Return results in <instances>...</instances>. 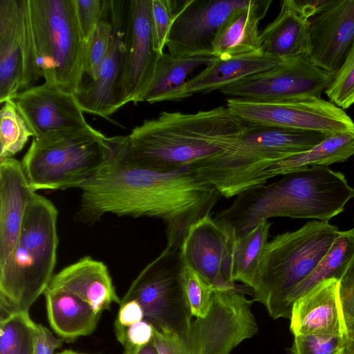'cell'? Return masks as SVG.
I'll use <instances>...</instances> for the list:
<instances>
[{
    "label": "cell",
    "instance_id": "f1b7e54d",
    "mask_svg": "<svg viewBox=\"0 0 354 354\" xmlns=\"http://www.w3.org/2000/svg\"><path fill=\"white\" fill-rule=\"evenodd\" d=\"M216 58L212 55L176 57L164 53L158 62L145 102L152 104L166 101L187 82L186 79L192 71L201 66H207Z\"/></svg>",
    "mask_w": 354,
    "mask_h": 354
},
{
    "label": "cell",
    "instance_id": "74e56055",
    "mask_svg": "<svg viewBox=\"0 0 354 354\" xmlns=\"http://www.w3.org/2000/svg\"><path fill=\"white\" fill-rule=\"evenodd\" d=\"M290 354H344L345 338L324 335L294 336Z\"/></svg>",
    "mask_w": 354,
    "mask_h": 354
},
{
    "label": "cell",
    "instance_id": "30bf717a",
    "mask_svg": "<svg viewBox=\"0 0 354 354\" xmlns=\"http://www.w3.org/2000/svg\"><path fill=\"white\" fill-rule=\"evenodd\" d=\"M183 265L180 248L166 246L140 271L120 304L135 300L143 309L144 320L156 330L184 335L193 317L182 286Z\"/></svg>",
    "mask_w": 354,
    "mask_h": 354
},
{
    "label": "cell",
    "instance_id": "4dcf8cb0",
    "mask_svg": "<svg viewBox=\"0 0 354 354\" xmlns=\"http://www.w3.org/2000/svg\"><path fill=\"white\" fill-rule=\"evenodd\" d=\"M35 326L28 313L1 317L0 354H34Z\"/></svg>",
    "mask_w": 354,
    "mask_h": 354
},
{
    "label": "cell",
    "instance_id": "f35d334b",
    "mask_svg": "<svg viewBox=\"0 0 354 354\" xmlns=\"http://www.w3.org/2000/svg\"><path fill=\"white\" fill-rule=\"evenodd\" d=\"M83 38L87 44L103 15L106 0H74Z\"/></svg>",
    "mask_w": 354,
    "mask_h": 354
},
{
    "label": "cell",
    "instance_id": "d4e9b609",
    "mask_svg": "<svg viewBox=\"0 0 354 354\" xmlns=\"http://www.w3.org/2000/svg\"><path fill=\"white\" fill-rule=\"evenodd\" d=\"M309 20L295 0H283L277 17L261 32V50L281 59L310 53Z\"/></svg>",
    "mask_w": 354,
    "mask_h": 354
},
{
    "label": "cell",
    "instance_id": "d590c367",
    "mask_svg": "<svg viewBox=\"0 0 354 354\" xmlns=\"http://www.w3.org/2000/svg\"><path fill=\"white\" fill-rule=\"evenodd\" d=\"M178 6L176 1L151 0V25L156 51L163 54Z\"/></svg>",
    "mask_w": 354,
    "mask_h": 354
},
{
    "label": "cell",
    "instance_id": "9a60e30c",
    "mask_svg": "<svg viewBox=\"0 0 354 354\" xmlns=\"http://www.w3.org/2000/svg\"><path fill=\"white\" fill-rule=\"evenodd\" d=\"M250 0H187L178 7L167 48L173 57L212 55L219 28Z\"/></svg>",
    "mask_w": 354,
    "mask_h": 354
},
{
    "label": "cell",
    "instance_id": "f6af8a7d",
    "mask_svg": "<svg viewBox=\"0 0 354 354\" xmlns=\"http://www.w3.org/2000/svg\"><path fill=\"white\" fill-rule=\"evenodd\" d=\"M57 354H85V353H79V352H76V351H71V350H66V351H64Z\"/></svg>",
    "mask_w": 354,
    "mask_h": 354
},
{
    "label": "cell",
    "instance_id": "7a4b0ae2",
    "mask_svg": "<svg viewBox=\"0 0 354 354\" xmlns=\"http://www.w3.org/2000/svg\"><path fill=\"white\" fill-rule=\"evenodd\" d=\"M248 124L223 106L192 113L163 111L127 136L121 161L146 169L177 170L232 151Z\"/></svg>",
    "mask_w": 354,
    "mask_h": 354
},
{
    "label": "cell",
    "instance_id": "836d02e7",
    "mask_svg": "<svg viewBox=\"0 0 354 354\" xmlns=\"http://www.w3.org/2000/svg\"><path fill=\"white\" fill-rule=\"evenodd\" d=\"M181 280L184 296L192 317H205L209 312L212 295L216 290L185 262Z\"/></svg>",
    "mask_w": 354,
    "mask_h": 354
},
{
    "label": "cell",
    "instance_id": "ac0fdd59",
    "mask_svg": "<svg viewBox=\"0 0 354 354\" xmlns=\"http://www.w3.org/2000/svg\"><path fill=\"white\" fill-rule=\"evenodd\" d=\"M310 61L334 74L354 41V0H334L309 20Z\"/></svg>",
    "mask_w": 354,
    "mask_h": 354
},
{
    "label": "cell",
    "instance_id": "b9f144b4",
    "mask_svg": "<svg viewBox=\"0 0 354 354\" xmlns=\"http://www.w3.org/2000/svg\"><path fill=\"white\" fill-rule=\"evenodd\" d=\"M145 315L142 306L135 300H130L120 304L115 326L127 328L144 320Z\"/></svg>",
    "mask_w": 354,
    "mask_h": 354
},
{
    "label": "cell",
    "instance_id": "8d00e7d4",
    "mask_svg": "<svg viewBox=\"0 0 354 354\" xmlns=\"http://www.w3.org/2000/svg\"><path fill=\"white\" fill-rule=\"evenodd\" d=\"M339 295L345 328L344 354H354V262L339 281Z\"/></svg>",
    "mask_w": 354,
    "mask_h": 354
},
{
    "label": "cell",
    "instance_id": "4316f807",
    "mask_svg": "<svg viewBox=\"0 0 354 354\" xmlns=\"http://www.w3.org/2000/svg\"><path fill=\"white\" fill-rule=\"evenodd\" d=\"M354 155V133L328 136L312 149L280 160L270 166L264 174V180L286 175L313 166H328L342 162Z\"/></svg>",
    "mask_w": 354,
    "mask_h": 354
},
{
    "label": "cell",
    "instance_id": "e575fe53",
    "mask_svg": "<svg viewBox=\"0 0 354 354\" xmlns=\"http://www.w3.org/2000/svg\"><path fill=\"white\" fill-rule=\"evenodd\" d=\"M324 93L343 110L354 104V41Z\"/></svg>",
    "mask_w": 354,
    "mask_h": 354
},
{
    "label": "cell",
    "instance_id": "52a82bcc",
    "mask_svg": "<svg viewBox=\"0 0 354 354\" xmlns=\"http://www.w3.org/2000/svg\"><path fill=\"white\" fill-rule=\"evenodd\" d=\"M339 232L328 221L313 220L268 241L252 289L254 301L264 305L272 319H290L288 297L317 266Z\"/></svg>",
    "mask_w": 354,
    "mask_h": 354
},
{
    "label": "cell",
    "instance_id": "60d3db41",
    "mask_svg": "<svg viewBox=\"0 0 354 354\" xmlns=\"http://www.w3.org/2000/svg\"><path fill=\"white\" fill-rule=\"evenodd\" d=\"M63 339L55 337L41 324H36L34 336V354H54L62 346Z\"/></svg>",
    "mask_w": 354,
    "mask_h": 354
},
{
    "label": "cell",
    "instance_id": "cb8c5ba5",
    "mask_svg": "<svg viewBox=\"0 0 354 354\" xmlns=\"http://www.w3.org/2000/svg\"><path fill=\"white\" fill-rule=\"evenodd\" d=\"M272 3V0H250L234 11L216 35L212 55L227 59L262 51L259 26Z\"/></svg>",
    "mask_w": 354,
    "mask_h": 354
},
{
    "label": "cell",
    "instance_id": "ee69618b",
    "mask_svg": "<svg viewBox=\"0 0 354 354\" xmlns=\"http://www.w3.org/2000/svg\"><path fill=\"white\" fill-rule=\"evenodd\" d=\"M124 354H159L153 340L140 347L126 348Z\"/></svg>",
    "mask_w": 354,
    "mask_h": 354
},
{
    "label": "cell",
    "instance_id": "6da1fadb",
    "mask_svg": "<svg viewBox=\"0 0 354 354\" xmlns=\"http://www.w3.org/2000/svg\"><path fill=\"white\" fill-rule=\"evenodd\" d=\"M123 149L80 188L75 220L93 225L107 214L159 218L166 227V246L180 248L189 227L211 214L222 196L189 166L168 171L133 167L121 161Z\"/></svg>",
    "mask_w": 354,
    "mask_h": 354
},
{
    "label": "cell",
    "instance_id": "8992f818",
    "mask_svg": "<svg viewBox=\"0 0 354 354\" xmlns=\"http://www.w3.org/2000/svg\"><path fill=\"white\" fill-rule=\"evenodd\" d=\"M328 136L248 123L234 150L189 167L230 198L266 184L264 174L270 166L312 149Z\"/></svg>",
    "mask_w": 354,
    "mask_h": 354
},
{
    "label": "cell",
    "instance_id": "d6a6232c",
    "mask_svg": "<svg viewBox=\"0 0 354 354\" xmlns=\"http://www.w3.org/2000/svg\"><path fill=\"white\" fill-rule=\"evenodd\" d=\"M111 36V24L108 12V0H106L102 18L86 44L83 77L79 89L97 80L100 66L108 51Z\"/></svg>",
    "mask_w": 354,
    "mask_h": 354
},
{
    "label": "cell",
    "instance_id": "8fae6325",
    "mask_svg": "<svg viewBox=\"0 0 354 354\" xmlns=\"http://www.w3.org/2000/svg\"><path fill=\"white\" fill-rule=\"evenodd\" d=\"M226 107L245 122L259 126L333 135L354 133V122L341 108L321 97L260 102L229 97Z\"/></svg>",
    "mask_w": 354,
    "mask_h": 354
},
{
    "label": "cell",
    "instance_id": "7c38bea8",
    "mask_svg": "<svg viewBox=\"0 0 354 354\" xmlns=\"http://www.w3.org/2000/svg\"><path fill=\"white\" fill-rule=\"evenodd\" d=\"M41 77L33 51L28 0H0V102Z\"/></svg>",
    "mask_w": 354,
    "mask_h": 354
},
{
    "label": "cell",
    "instance_id": "44dd1931",
    "mask_svg": "<svg viewBox=\"0 0 354 354\" xmlns=\"http://www.w3.org/2000/svg\"><path fill=\"white\" fill-rule=\"evenodd\" d=\"M35 192L21 162L0 159V264L13 251L28 205Z\"/></svg>",
    "mask_w": 354,
    "mask_h": 354
},
{
    "label": "cell",
    "instance_id": "5b68a950",
    "mask_svg": "<svg viewBox=\"0 0 354 354\" xmlns=\"http://www.w3.org/2000/svg\"><path fill=\"white\" fill-rule=\"evenodd\" d=\"M57 215L50 200L34 194L15 247L0 264L1 316L28 313L48 287L57 262Z\"/></svg>",
    "mask_w": 354,
    "mask_h": 354
},
{
    "label": "cell",
    "instance_id": "277c9868",
    "mask_svg": "<svg viewBox=\"0 0 354 354\" xmlns=\"http://www.w3.org/2000/svg\"><path fill=\"white\" fill-rule=\"evenodd\" d=\"M124 138L90 125L51 130L33 138L22 167L35 192L80 188L118 158Z\"/></svg>",
    "mask_w": 354,
    "mask_h": 354
},
{
    "label": "cell",
    "instance_id": "ffe728a7",
    "mask_svg": "<svg viewBox=\"0 0 354 354\" xmlns=\"http://www.w3.org/2000/svg\"><path fill=\"white\" fill-rule=\"evenodd\" d=\"M339 287V280L326 279L294 301L290 317V330L294 336L324 335L345 338Z\"/></svg>",
    "mask_w": 354,
    "mask_h": 354
},
{
    "label": "cell",
    "instance_id": "3957f363",
    "mask_svg": "<svg viewBox=\"0 0 354 354\" xmlns=\"http://www.w3.org/2000/svg\"><path fill=\"white\" fill-rule=\"evenodd\" d=\"M352 198L354 188L342 173L328 166H313L243 192L214 218L238 237L273 217L328 221Z\"/></svg>",
    "mask_w": 354,
    "mask_h": 354
},
{
    "label": "cell",
    "instance_id": "e0dca14e",
    "mask_svg": "<svg viewBox=\"0 0 354 354\" xmlns=\"http://www.w3.org/2000/svg\"><path fill=\"white\" fill-rule=\"evenodd\" d=\"M122 79L124 104L145 102L161 55L153 45L151 0H129Z\"/></svg>",
    "mask_w": 354,
    "mask_h": 354
},
{
    "label": "cell",
    "instance_id": "603a6c76",
    "mask_svg": "<svg viewBox=\"0 0 354 354\" xmlns=\"http://www.w3.org/2000/svg\"><path fill=\"white\" fill-rule=\"evenodd\" d=\"M48 288L64 290L78 296L98 314L109 310L112 303L120 304L121 301L106 265L89 256L54 274Z\"/></svg>",
    "mask_w": 354,
    "mask_h": 354
},
{
    "label": "cell",
    "instance_id": "1f68e13d",
    "mask_svg": "<svg viewBox=\"0 0 354 354\" xmlns=\"http://www.w3.org/2000/svg\"><path fill=\"white\" fill-rule=\"evenodd\" d=\"M33 133L15 101L3 103L0 111V159L13 158Z\"/></svg>",
    "mask_w": 354,
    "mask_h": 354
},
{
    "label": "cell",
    "instance_id": "7402d4cb",
    "mask_svg": "<svg viewBox=\"0 0 354 354\" xmlns=\"http://www.w3.org/2000/svg\"><path fill=\"white\" fill-rule=\"evenodd\" d=\"M283 60L263 51L227 59L216 58L198 75L187 80L166 101L181 100L197 93L221 91L239 80L268 71Z\"/></svg>",
    "mask_w": 354,
    "mask_h": 354
},
{
    "label": "cell",
    "instance_id": "ba28073f",
    "mask_svg": "<svg viewBox=\"0 0 354 354\" xmlns=\"http://www.w3.org/2000/svg\"><path fill=\"white\" fill-rule=\"evenodd\" d=\"M31 38L45 82L75 94L83 77L86 43L74 0H28Z\"/></svg>",
    "mask_w": 354,
    "mask_h": 354
},
{
    "label": "cell",
    "instance_id": "f546056e",
    "mask_svg": "<svg viewBox=\"0 0 354 354\" xmlns=\"http://www.w3.org/2000/svg\"><path fill=\"white\" fill-rule=\"evenodd\" d=\"M272 223L264 221L245 234L236 237L233 248L232 279L252 290L254 287L260 261L268 242Z\"/></svg>",
    "mask_w": 354,
    "mask_h": 354
},
{
    "label": "cell",
    "instance_id": "5bb4252c",
    "mask_svg": "<svg viewBox=\"0 0 354 354\" xmlns=\"http://www.w3.org/2000/svg\"><path fill=\"white\" fill-rule=\"evenodd\" d=\"M129 0H108L111 36L107 53L95 82L74 94L84 113L108 118L124 104L122 79Z\"/></svg>",
    "mask_w": 354,
    "mask_h": 354
},
{
    "label": "cell",
    "instance_id": "4fadbf2b",
    "mask_svg": "<svg viewBox=\"0 0 354 354\" xmlns=\"http://www.w3.org/2000/svg\"><path fill=\"white\" fill-rule=\"evenodd\" d=\"M333 75L315 65L308 56H298L286 59L268 71L239 80L220 91L230 97L260 102L321 97Z\"/></svg>",
    "mask_w": 354,
    "mask_h": 354
},
{
    "label": "cell",
    "instance_id": "ab89813d",
    "mask_svg": "<svg viewBox=\"0 0 354 354\" xmlns=\"http://www.w3.org/2000/svg\"><path fill=\"white\" fill-rule=\"evenodd\" d=\"M115 335L125 348L140 347L152 341L153 327L148 322L142 320L127 328L115 327Z\"/></svg>",
    "mask_w": 354,
    "mask_h": 354
},
{
    "label": "cell",
    "instance_id": "9c48e42d",
    "mask_svg": "<svg viewBox=\"0 0 354 354\" xmlns=\"http://www.w3.org/2000/svg\"><path fill=\"white\" fill-rule=\"evenodd\" d=\"M245 286L214 291L210 308L203 318L192 319L183 336L174 333V354H230L245 339L254 336L258 326L247 299Z\"/></svg>",
    "mask_w": 354,
    "mask_h": 354
},
{
    "label": "cell",
    "instance_id": "d6986e66",
    "mask_svg": "<svg viewBox=\"0 0 354 354\" xmlns=\"http://www.w3.org/2000/svg\"><path fill=\"white\" fill-rule=\"evenodd\" d=\"M13 100L33 138L51 130L89 125L74 94L46 82L20 92Z\"/></svg>",
    "mask_w": 354,
    "mask_h": 354
},
{
    "label": "cell",
    "instance_id": "2e32d148",
    "mask_svg": "<svg viewBox=\"0 0 354 354\" xmlns=\"http://www.w3.org/2000/svg\"><path fill=\"white\" fill-rule=\"evenodd\" d=\"M236 237L211 214L194 224L180 246L186 265L195 270L216 290L233 288V248Z\"/></svg>",
    "mask_w": 354,
    "mask_h": 354
},
{
    "label": "cell",
    "instance_id": "7bdbcfd3",
    "mask_svg": "<svg viewBox=\"0 0 354 354\" xmlns=\"http://www.w3.org/2000/svg\"><path fill=\"white\" fill-rule=\"evenodd\" d=\"M301 14L310 20L324 10L334 0H295Z\"/></svg>",
    "mask_w": 354,
    "mask_h": 354
},
{
    "label": "cell",
    "instance_id": "484cf974",
    "mask_svg": "<svg viewBox=\"0 0 354 354\" xmlns=\"http://www.w3.org/2000/svg\"><path fill=\"white\" fill-rule=\"evenodd\" d=\"M44 295L49 324L63 340L88 335L95 329L100 314L78 296L48 288Z\"/></svg>",
    "mask_w": 354,
    "mask_h": 354
},
{
    "label": "cell",
    "instance_id": "83f0119b",
    "mask_svg": "<svg viewBox=\"0 0 354 354\" xmlns=\"http://www.w3.org/2000/svg\"><path fill=\"white\" fill-rule=\"evenodd\" d=\"M354 262V227L339 231L330 249L312 272L291 292L288 306L291 311L295 300L319 282L336 279L339 281Z\"/></svg>",
    "mask_w": 354,
    "mask_h": 354
}]
</instances>
